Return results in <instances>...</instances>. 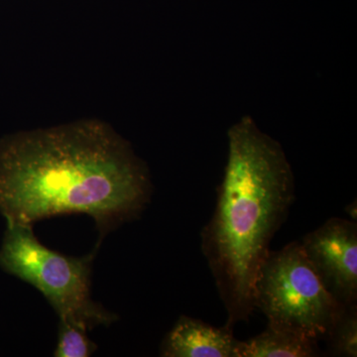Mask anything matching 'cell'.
<instances>
[{
    "instance_id": "1",
    "label": "cell",
    "mask_w": 357,
    "mask_h": 357,
    "mask_svg": "<svg viewBox=\"0 0 357 357\" xmlns=\"http://www.w3.org/2000/svg\"><path fill=\"white\" fill-rule=\"evenodd\" d=\"M144 163L107 124L83 121L0 142V211L9 223L86 213L107 231L149 202Z\"/></svg>"
},
{
    "instance_id": "2",
    "label": "cell",
    "mask_w": 357,
    "mask_h": 357,
    "mask_svg": "<svg viewBox=\"0 0 357 357\" xmlns=\"http://www.w3.org/2000/svg\"><path fill=\"white\" fill-rule=\"evenodd\" d=\"M295 201L292 169L281 145L250 117L229 131V157L217 204L202 230V251L230 328L255 310V283L272 238Z\"/></svg>"
},
{
    "instance_id": "3",
    "label": "cell",
    "mask_w": 357,
    "mask_h": 357,
    "mask_svg": "<svg viewBox=\"0 0 357 357\" xmlns=\"http://www.w3.org/2000/svg\"><path fill=\"white\" fill-rule=\"evenodd\" d=\"M255 299L268 325L317 342L326 340L344 306L326 290L299 241L270 250L256 280Z\"/></svg>"
},
{
    "instance_id": "4",
    "label": "cell",
    "mask_w": 357,
    "mask_h": 357,
    "mask_svg": "<svg viewBox=\"0 0 357 357\" xmlns=\"http://www.w3.org/2000/svg\"><path fill=\"white\" fill-rule=\"evenodd\" d=\"M93 255L67 257L47 248L34 236L32 225L9 223L0 263L11 274L38 289L60 321L88 330L109 325L114 314L91 300Z\"/></svg>"
},
{
    "instance_id": "5",
    "label": "cell",
    "mask_w": 357,
    "mask_h": 357,
    "mask_svg": "<svg viewBox=\"0 0 357 357\" xmlns=\"http://www.w3.org/2000/svg\"><path fill=\"white\" fill-rule=\"evenodd\" d=\"M302 248L319 278L340 304L357 302V225L332 218L304 236Z\"/></svg>"
},
{
    "instance_id": "6",
    "label": "cell",
    "mask_w": 357,
    "mask_h": 357,
    "mask_svg": "<svg viewBox=\"0 0 357 357\" xmlns=\"http://www.w3.org/2000/svg\"><path fill=\"white\" fill-rule=\"evenodd\" d=\"M239 340L234 328L208 325L201 319L182 316L162 344L165 357H236Z\"/></svg>"
},
{
    "instance_id": "7",
    "label": "cell",
    "mask_w": 357,
    "mask_h": 357,
    "mask_svg": "<svg viewBox=\"0 0 357 357\" xmlns=\"http://www.w3.org/2000/svg\"><path fill=\"white\" fill-rule=\"evenodd\" d=\"M321 356L319 342L300 333L267 325L261 333L239 340L236 357H314Z\"/></svg>"
},
{
    "instance_id": "8",
    "label": "cell",
    "mask_w": 357,
    "mask_h": 357,
    "mask_svg": "<svg viewBox=\"0 0 357 357\" xmlns=\"http://www.w3.org/2000/svg\"><path fill=\"white\" fill-rule=\"evenodd\" d=\"M325 340L330 356H357L356 303L342 306Z\"/></svg>"
},
{
    "instance_id": "9",
    "label": "cell",
    "mask_w": 357,
    "mask_h": 357,
    "mask_svg": "<svg viewBox=\"0 0 357 357\" xmlns=\"http://www.w3.org/2000/svg\"><path fill=\"white\" fill-rule=\"evenodd\" d=\"M96 344L86 335V328L69 321H60L58 347L54 356L58 357H88Z\"/></svg>"
},
{
    "instance_id": "10",
    "label": "cell",
    "mask_w": 357,
    "mask_h": 357,
    "mask_svg": "<svg viewBox=\"0 0 357 357\" xmlns=\"http://www.w3.org/2000/svg\"><path fill=\"white\" fill-rule=\"evenodd\" d=\"M345 211H347V213H349V215H351V218H354V213H356V204H351L349 206H347V208H345ZM356 220V218H354Z\"/></svg>"
}]
</instances>
